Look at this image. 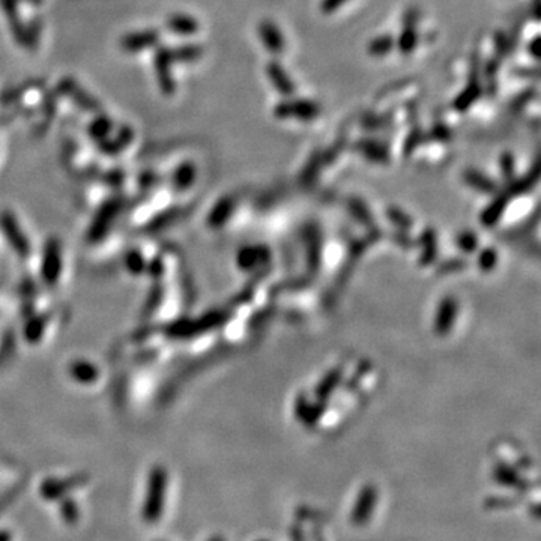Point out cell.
Returning a JSON list of instances; mask_svg holds the SVG:
<instances>
[{
    "label": "cell",
    "instance_id": "cell-13",
    "mask_svg": "<svg viewBox=\"0 0 541 541\" xmlns=\"http://www.w3.org/2000/svg\"><path fill=\"white\" fill-rule=\"evenodd\" d=\"M208 541H224L221 537H212L211 540H208Z\"/></svg>",
    "mask_w": 541,
    "mask_h": 541
},
{
    "label": "cell",
    "instance_id": "cell-3",
    "mask_svg": "<svg viewBox=\"0 0 541 541\" xmlns=\"http://www.w3.org/2000/svg\"><path fill=\"white\" fill-rule=\"evenodd\" d=\"M259 36L262 39L263 45L267 47V50L272 54H281L286 48V41H284V35L280 31V27L275 24L271 20H263L259 24Z\"/></svg>",
    "mask_w": 541,
    "mask_h": 541
},
{
    "label": "cell",
    "instance_id": "cell-5",
    "mask_svg": "<svg viewBox=\"0 0 541 541\" xmlns=\"http://www.w3.org/2000/svg\"><path fill=\"white\" fill-rule=\"evenodd\" d=\"M84 480L86 478L83 475H78V477H73V478L62 480V481H52V480L45 481V483L41 486V495L47 501L61 499L70 490L82 486L84 483Z\"/></svg>",
    "mask_w": 541,
    "mask_h": 541
},
{
    "label": "cell",
    "instance_id": "cell-8",
    "mask_svg": "<svg viewBox=\"0 0 541 541\" xmlns=\"http://www.w3.org/2000/svg\"><path fill=\"white\" fill-rule=\"evenodd\" d=\"M480 94H481V86H480L478 80H472L468 84L466 89L461 92L459 95L457 100L454 101V108H456V110H459V112L468 110V107H470L472 104H474L478 100Z\"/></svg>",
    "mask_w": 541,
    "mask_h": 541
},
{
    "label": "cell",
    "instance_id": "cell-6",
    "mask_svg": "<svg viewBox=\"0 0 541 541\" xmlns=\"http://www.w3.org/2000/svg\"><path fill=\"white\" fill-rule=\"evenodd\" d=\"M415 23H417L415 13H408L405 26H403V31L399 36V41H396V45H399V50L401 54H410L415 50V45L418 41Z\"/></svg>",
    "mask_w": 541,
    "mask_h": 541
},
{
    "label": "cell",
    "instance_id": "cell-2",
    "mask_svg": "<svg viewBox=\"0 0 541 541\" xmlns=\"http://www.w3.org/2000/svg\"><path fill=\"white\" fill-rule=\"evenodd\" d=\"M274 114L279 119H298L309 122L316 119L320 114V105L310 100H298V98H288L275 105Z\"/></svg>",
    "mask_w": 541,
    "mask_h": 541
},
{
    "label": "cell",
    "instance_id": "cell-7",
    "mask_svg": "<svg viewBox=\"0 0 541 541\" xmlns=\"http://www.w3.org/2000/svg\"><path fill=\"white\" fill-rule=\"evenodd\" d=\"M396 47V39L390 34H383L376 38H373L367 45V52L373 57H383L392 52Z\"/></svg>",
    "mask_w": 541,
    "mask_h": 541
},
{
    "label": "cell",
    "instance_id": "cell-4",
    "mask_svg": "<svg viewBox=\"0 0 541 541\" xmlns=\"http://www.w3.org/2000/svg\"><path fill=\"white\" fill-rule=\"evenodd\" d=\"M267 75L269 78V82L272 83L274 89L277 91L283 96H293L297 87H295V83L288 74V71L279 64V62H269L267 65Z\"/></svg>",
    "mask_w": 541,
    "mask_h": 541
},
{
    "label": "cell",
    "instance_id": "cell-1",
    "mask_svg": "<svg viewBox=\"0 0 541 541\" xmlns=\"http://www.w3.org/2000/svg\"><path fill=\"white\" fill-rule=\"evenodd\" d=\"M165 487H167V475L165 470L160 466L154 468L147 483L146 498L142 507V520L147 525L158 524L164 511L165 503Z\"/></svg>",
    "mask_w": 541,
    "mask_h": 541
},
{
    "label": "cell",
    "instance_id": "cell-12",
    "mask_svg": "<svg viewBox=\"0 0 541 541\" xmlns=\"http://www.w3.org/2000/svg\"><path fill=\"white\" fill-rule=\"evenodd\" d=\"M0 541H13V533L8 529H0Z\"/></svg>",
    "mask_w": 541,
    "mask_h": 541
},
{
    "label": "cell",
    "instance_id": "cell-9",
    "mask_svg": "<svg viewBox=\"0 0 541 541\" xmlns=\"http://www.w3.org/2000/svg\"><path fill=\"white\" fill-rule=\"evenodd\" d=\"M59 511H61L62 520L66 525H75L78 520H80V510H78V505L74 499H62L61 505H59Z\"/></svg>",
    "mask_w": 541,
    "mask_h": 541
},
{
    "label": "cell",
    "instance_id": "cell-11",
    "mask_svg": "<svg viewBox=\"0 0 541 541\" xmlns=\"http://www.w3.org/2000/svg\"><path fill=\"white\" fill-rule=\"evenodd\" d=\"M360 144H361V149H362V151H369V152L373 154V155H385V154H387L385 147H383V146L379 144V143H376V142L364 140V142L360 143Z\"/></svg>",
    "mask_w": 541,
    "mask_h": 541
},
{
    "label": "cell",
    "instance_id": "cell-10",
    "mask_svg": "<svg viewBox=\"0 0 541 541\" xmlns=\"http://www.w3.org/2000/svg\"><path fill=\"white\" fill-rule=\"evenodd\" d=\"M349 2V0H322L320 2V11L323 14H334L340 9L344 3Z\"/></svg>",
    "mask_w": 541,
    "mask_h": 541
}]
</instances>
